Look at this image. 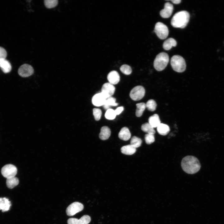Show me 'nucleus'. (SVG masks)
<instances>
[{"mask_svg": "<svg viewBox=\"0 0 224 224\" xmlns=\"http://www.w3.org/2000/svg\"><path fill=\"white\" fill-rule=\"evenodd\" d=\"M171 1L175 4H178L181 2L180 0H172Z\"/></svg>", "mask_w": 224, "mask_h": 224, "instance_id": "obj_36", "label": "nucleus"}, {"mask_svg": "<svg viewBox=\"0 0 224 224\" xmlns=\"http://www.w3.org/2000/svg\"><path fill=\"white\" fill-rule=\"evenodd\" d=\"M84 206L82 203L76 202L69 205L67 208L66 212L67 215L70 216H72L83 210Z\"/></svg>", "mask_w": 224, "mask_h": 224, "instance_id": "obj_8", "label": "nucleus"}, {"mask_svg": "<svg viewBox=\"0 0 224 224\" xmlns=\"http://www.w3.org/2000/svg\"><path fill=\"white\" fill-rule=\"evenodd\" d=\"M181 166L184 171L191 174L197 172L201 167L198 159L192 156H188L183 158L181 161Z\"/></svg>", "mask_w": 224, "mask_h": 224, "instance_id": "obj_1", "label": "nucleus"}, {"mask_svg": "<svg viewBox=\"0 0 224 224\" xmlns=\"http://www.w3.org/2000/svg\"><path fill=\"white\" fill-rule=\"evenodd\" d=\"M137 109L135 114L137 117H140L146 108V104L143 102L138 103L136 104Z\"/></svg>", "mask_w": 224, "mask_h": 224, "instance_id": "obj_25", "label": "nucleus"}, {"mask_svg": "<svg viewBox=\"0 0 224 224\" xmlns=\"http://www.w3.org/2000/svg\"><path fill=\"white\" fill-rule=\"evenodd\" d=\"M146 106L148 110L153 111L156 109L157 104L154 100L150 99L147 101L146 104Z\"/></svg>", "mask_w": 224, "mask_h": 224, "instance_id": "obj_27", "label": "nucleus"}, {"mask_svg": "<svg viewBox=\"0 0 224 224\" xmlns=\"http://www.w3.org/2000/svg\"><path fill=\"white\" fill-rule=\"evenodd\" d=\"M116 102L115 98L111 96L107 98L104 104L103 105L104 109L106 110L110 109L111 106H116L118 105V103Z\"/></svg>", "mask_w": 224, "mask_h": 224, "instance_id": "obj_23", "label": "nucleus"}, {"mask_svg": "<svg viewBox=\"0 0 224 224\" xmlns=\"http://www.w3.org/2000/svg\"><path fill=\"white\" fill-rule=\"evenodd\" d=\"M145 90L141 86H138L133 88L130 92L129 96L133 100L138 101L140 100L144 96Z\"/></svg>", "mask_w": 224, "mask_h": 224, "instance_id": "obj_7", "label": "nucleus"}, {"mask_svg": "<svg viewBox=\"0 0 224 224\" xmlns=\"http://www.w3.org/2000/svg\"><path fill=\"white\" fill-rule=\"evenodd\" d=\"M170 64L172 69L177 72H183L186 69V64L185 60L179 55H175L172 57Z\"/></svg>", "mask_w": 224, "mask_h": 224, "instance_id": "obj_4", "label": "nucleus"}, {"mask_svg": "<svg viewBox=\"0 0 224 224\" xmlns=\"http://www.w3.org/2000/svg\"><path fill=\"white\" fill-rule=\"evenodd\" d=\"M6 185L9 189H12L17 185L19 183L18 179L16 177L7 179Z\"/></svg>", "mask_w": 224, "mask_h": 224, "instance_id": "obj_24", "label": "nucleus"}, {"mask_svg": "<svg viewBox=\"0 0 224 224\" xmlns=\"http://www.w3.org/2000/svg\"><path fill=\"white\" fill-rule=\"evenodd\" d=\"M169 61V57L168 54L164 52H161L157 55L154 59V68L158 71H161L166 67Z\"/></svg>", "mask_w": 224, "mask_h": 224, "instance_id": "obj_3", "label": "nucleus"}, {"mask_svg": "<svg viewBox=\"0 0 224 224\" xmlns=\"http://www.w3.org/2000/svg\"><path fill=\"white\" fill-rule=\"evenodd\" d=\"M189 18V14L187 11H182L178 12L172 17L171 25L175 28H184L187 25Z\"/></svg>", "mask_w": 224, "mask_h": 224, "instance_id": "obj_2", "label": "nucleus"}, {"mask_svg": "<svg viewBox=\"0 0 224 224\" xmlns=\"http://www.w3.org/2000/svg\"><path fill=\"white\" fill-rule=\"evenodd\" d=\"M17 171V169L15 166L8 164L2 167L1 170V173L3 176L7 179L15 177Z\"/></svg>", "mask_w": 224, "mask_h": 224, "instance_id": "obj_6", "label": "nucleus"}, {"mask_svg": "<svg viewBox=\"0 0 224 224\" xmlns=\"http://www.w3.org/2000/svg\"><path fill=\"white\" fill-rule=\"evenodd\" d=\"M157 130L158 133L160 135H166L169 133L170 128L167 125L161 123L157 127Z\"/></svg>", "mask_w": 224, "mask_h": 224, "instance_id": "obj_22", "label": "nucleus"}, {"mask_svg": "<svg viewBox=\"0 0 224 224\" xmlns=\"http://www.w3.org/2000/svg\"><path fill=\"white\" fill-rule=\"evenodd\" d=\"M145 140L147 144H151L155 141L154 136L152 134H146L145 136Z\"/></svg>", "mask_w": 224, "mask_h": 224, "instance_id": "obj_32", "label": "nucleus"}, {"mask_svg": "<svg viewBox=\"0 0 224 224\" xmlns=\"http://www.w3.org/2000/svg\"><path fill=\"white\" fill-rule=\"evenodd\" d=\"M120 69L123 73L127 75L130 74L132 72L131 67L126 64H124L121 66Z\"/></svg>", "mask_w": 224, "mask_h": 224, "instance_id": "obj_31", "label": "nucleus"}, {"mask_svg": "<svg viewBox=\"0 0 224 224\" xmlns=\"http://www.w3.org/2000/svg\"><path fill=\"white\" fill-rule=\"evenodd\" d=\"M141 128L142 131L147 133L154 134L155 133V131L154 128L148 123L143 124Z\"/></svg>", "mask_w": 224, "mask_h": 224, "instance_id": "obj_26", "label": "nucleus"}, {"mask_svg": "<svg viewBox=\"0 0 224 224\" xmlns=\"http://www.w3.org/2000/svg\"><path fill=\"white\" fill-rule=\"evenodd\" d=\"M176 45V41L173 38H170L164 42L163 44V47L164 49L169 50L172 47H175Z\"/></svg>", "mask_w": 224, "mask_h": 224, "instance_id": "obj_20", "label": "nucleus"}, {"mask_svg": "<svg viewBox=\"0 0 224 224\" xmlns=\"http://www.w3.org/2000/svg\"><path fill=\"white\" fill-rule=\"evenodd\" d=\"M124 108L123 106H120L117 108L115 111L116 115L119 114L124 110Z\"/></svg>", "mask_w": 224, "mask_h": 224, "instance_id": "obj_35", "label": "nucleus"}, {"mask_svg": "<svg viewBox=\"0 0 224 224\" xmlns=\"http://www.w3.org/2000/svg\"><path fill=\"white\" fill-rule=\"evenodd\" d=\"M11 204L9 199L5 198H0V209L3 212L7 211L10 209Z\"/></svg>", "mask_w": 224, "mask_h": 224, "instance_id": "obj_15", "label": "nucleus"}, {"mask_svg": "<svg viewBox=\"0 0 224 224\" xmlns=\"http://www.w3.org/2000/svg\"><path fill=\"white\" fill-rule=\"evenodd\" d=\"M148 123L153 128L157 127L161 123L158 114H154L148 119Z\"/></svg>", "mask_w": 224, "mask_h": 224, "instance_id": "obj_19", "label": "nucleus"}, {"mask_svg": "<svg viewBox=\"0 0 224 224\" xmlns=\"http://www.w3.org/2000/svg\"><path fill=\"white\" fill-rule=\"evenodd\" d=\"M142 143L141 139L135 136H133L130 141V145L136 148L140 147Z\"/></svg>", "mask_w": 224, "mask_h": 224, "instance_id": "obj_28", "label": "nucleus"}, {"mask_svg": "<svg viewBox=\"0 0 224 224\" xmlns=\"http://www.w3.org/2000/svg\"><path fill=\"white\" fill-rule=\"evenodd\" d=\"M58 2L57 0H45L44 1V4L47 8H51L56 6Z\"/></svg>", "mask_w": 224, "mask_h": 224, "instance_id": "obj_30", "label": "nucleus"}, {"mask_svg": "<svg viewBox=\"0 0 224 224\" xmlns=\"http://www.w3.org/2000/svg\"><path fill=\"white\" fill-rule=\"evenodd\" d=\"M121 152L127 155H131L134 154L136 151V148L130 145L124 146L121 148Z\"/></svg>", "mask_w": 224, "mask_h": 224, "instance_id": "obj_21", "label": "nucleus"}, {"mask_svg": "<svg viewBox=\"0 0 224 224\" xmlns=\"http://www.w3.org/2000/svg\"><path fill=\"white\" fill-rule=\"evenodd\" d=\"M18 72L19 75L21 77H27L33 74L34 70L30 65L27 64H24L20 67Z\"/></svg>", "mask_w": 224, "mask_h": 224, "instance_id": "obj_9", "label": "nucleus"}, {"mask_svg": "<svg viewBox=\"0 0 224 224\" xmlns=\"http://www.w3.org/2000/svg\"><path fill=\"white\" fill-rule=\"evenodd\" d=\"M116 115L114 110L111 108L107 110L105 114V118L109 120H113L114 119Z\"/></svg>", "mask_w": 224, "mask_h": 224, "instance_id": "obj_29", "label": "nucleus"}, {"mask_svg": "<svg viewBox=\"0 0 224 224\" xmlns=\"http://www.w3.org/2000/svg\"><path fill=\"white\" fill-rule=\"evenodd\" d=\"M111 134L110 128L106 126L101 127L99 134V138L102 140H106L109 138Z\"/></svg>", "mask_w": 224, "mask_h": 224, "instance_id": "obj_18", "label": "nucleus"}, {"mask_svg": "<svg viewBox=\"0 0 224 224\" xmlns=\"http://www.w3.org/2000/svg\"><path fill=\"white\" fill-rule=\"evenodd\" d=\"M93 115L96 121L99 120L101 117L102 111L100 109L98 108H94L93 110Z\"/></svg>", "mask_w": 224, "mask_h": 224, "instance_id": "obj_33", "label": "nucleus"}, {"mask_svg": "<svg viewBox=\"0 0 224 224\" xmlns=\"http://www.w3.org/2000/svg\"><path fill=\"white\" fill-rule=\"evenodd\" d=\"M7 52L5 49L0 46V60L5 59L7 56Z\"/></svg>", "mask_w": 224, "mask_h": 224, "instance_id": "obj_34", "label": "nucleus"}, {"mask_svg": "<svg viewBox=\"0 0 224 224\" xmlns=\"http://www.w3.org/2000/svg\"><path fill=\"white\" fill-rule=\"evenodd\" d=\"M173 10V5L169 2H167L165 4L164 8L160 11V14L162 17L168 18L171 15Z\"/></svg>", "mask_w": 224, "mask_h": 224, "instance_id": "obj_12", "label": "nucleus"}, {"mask_svg": "<svg viewBox=\"0 0 224 224\" xmlns=\"http://www.w3.org/2000/svg\"><path fill=\"white\" fill-rule=\"evenodd\" d=\"M115 91V87L114 86L109 82H107L103 85L101 92L107 99L112 96L114 93Z\"/></svg>", "mask_w": 224, "mask_h": 224, "instance_id": "obj_10", "label": "nucleus"}, {"mask_svg": "<svg viewBox=\"0 0 224 224\" xmlns=\"http://www.w3.org/2000/svg\"><path fill=\"white\" fill-rule=\"evenodd\" d=\"M91 221L90 217L88 215L82 216L79 219L74 218L68 219L67 221L68 224H88Z\"/></svg>", "mask_w": 224, "mask_h": 224, "instance_id": "obj_11", "label": "nucleus"}, {"mask_svg": "<svg viewBox=\"0 0 224 224\" xmlns=\"http://www.w3.org/2000/svg\"><path fill=\"white\" fill-rule=\"evenodd\" d=\"M154 32L161 40L166 38L169 34V30L166 26L161 22H157L155 26Z\"/></svg>", "mask_w": 224, "mask_h": 224, "instance_id": "obj_5", "label": "nucleus"}, {"mask_svg": "<svg viewBox=\"0 0 224 224\" xmlns=\"http://www.w3.org/2000/svg\"><path fill=\"white\" fill-rule=\"evenodd\" d=\"M118 135L119 138L124 141L128 140L131 136V133L129 129L128 128L125 127L121 129Z\"/></svg>", "mask_w": 224, "mask_h": 224, "instance_id": "obj_16", "label": "nucleus"}, {"mask_svg": "<svg viewBox=\"0 0 224 224\" xmlns=\"http://www.w3.org/2000/svg\"><path fill=\"white\" fill-rule=\"evenodd\" d=\"M109 83L112 85L117 84L120 81V76L118 73L115 71L110 72L107 77Z\"/></svg>", "mask_w": 224, "mask_h": 224, "instance_id": "obj_14", "label": "nucleus"}, {"mask_svg": "<svg viewBox=\"0 0 224 224\" xmlns=\"http://www.w3.org/2000/svg\"><path fill=\"white\" fill-rule=\"evenodd\" d=\"M106 98L101 92L95 94L92 97V102L96 106H100L104 105Z\"/></svg>", "mask_w": 224, "mask_h": 224, "instance_id": "obj_13", "label": "nucleus"}, {"mask_svg": "<svg viewBox=\"0 0 224 224\" xmlns=\"http://www.w3.org/2000/svg\"><path fill=\"white\" fill-rule=\"evenodd\" d=\"M0 68L5 73L10 72L12 69V66L10 63L5 59L0 60Z\"/></svg>", "mask_w": 224, "mask_h": 224, "instance_id": "obj_17", "label": "nucleus"}]
</instances>
